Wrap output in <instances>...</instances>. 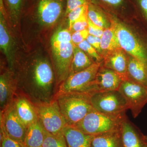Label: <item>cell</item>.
Instances as JSON below:
<instances>
[{"label": "cell", "mask_w": 147, "mask_h": 147, "mask_svg": "<svg viewBox=\"0 0 147 147\" xmlns=\"http://www.w3.org/2000/svg\"><path fill=\"white\" fill-rule=\"evenodd\" d=\"M92 0H90V2ZM103 5L114 10H122L125 8L127 0H98Z\"/></svg>", "instance_id": "obj_28"}, {"label": "cell", "mask_w": 147, "mask_h": 147, "mask_svg": "<svg viewBox=\"0 0 147 147\" xmlns=\"http://www.w3.org/2000/svg\"><path fill=\"white\" fill-rule=\"evenodd\" d=\"M62 132L68 147H91L94 136L84 133L76 127L67 125Z\"/></svg>", "instance_id": "obj_16"}, {"label": "cell", "mask_w": 147, "mask_h": 147, "mask_svg": "<svg viewBox=\"0 0 147 147\" xmlns=\"http://www.w3.org/2000/svg\"><path fill=\"white\" fill-rule=\"evenodd\" d=\"M91 147H122L120 128L94 135L92 140Z\"/></svg>", "instance_id": "obj_19"}, {"label": "cell", "mask_w": 147, "mask_h": 147, "mask_svg": "<svg viewBox=\"0 0 147 147\" xmlns=\"http://www.w3.org/2000/svg\"><path fill=\"white\" fill-rule=\"evenodd\" d=\"M46 130L39 120L27 127L24 144L26 147H41L45 139Z\"/></svg>", "instance_id": "obj_18"}, {"label": "cell", "mask_w": 147, "mask_h": 147, "mask_svg": "<svg viewBox=\"0 0 147 147\" xmlns=\"http://www.w3.org/2000/svg\"><path fill=\"white\" fill-rule=\"evenodd\" d=\"M144 139L145 142H146V143L147 146V136H144Z\"/></svg>", "instance_id": "obj_35"}, {"label": "cell", "mask_w": 147, "mask_h": 147, "mask_svg": "<svg viewBox=\"0 0 147 147\" xmlns=\"http://www.w3.org/2000/svg\"><path fill=\"white\" fill-rule=\"evenodd\" d=\"M12 71H5L0 76L1 112L10 105L17 93V82L13 78Z\"/></svg>", "instance_id": "obj_13"}, {"label": "cell", "mask_w": 147, "mask_h": 147, "mask_svg": "<svg viewBox=\"0 0 147 147\" xmlns=\"http://www.w3.org/2000/svg\"></svg>", "instance_id": "obj_36"}, {"label": "cell", "mask_w": 147, "mask_h": 147, "mask_svg": "<svg viewBox=\"0 0 147 147\" xmlns=\"http://www.w3.org/2000/svg\"><path fill=\"white\" fill-rule=\"evenodd\" d=\"M93 108L104 115L123 118L129 109L124 98L119 90L95 92L89 93Z\"/></svg>", "instance_id": "obj_3"}, {"label": "cell", "mask_w": 147, "mask_h": 147, "mask_svg": "<svg viewBox=\"0 0 147 147\" xmlns=\"http://www.w3.org/2000/svg\"><path fill=\"white\" fill-rule=\"evenodd\" d=\"M124 117H113L93 109L83 119L73 126L86 134L94 136L119 129L121 121Z\"/></svg>", "instance_id": "obj_5"}, {"label": "cell", "mask_w": 147, "mask_h": 147, "mask_svg": "<svg viewBox=\"0 0 147 147\" xmlns=\"http://www.w3.org/2000/svg\"><path fill=\"white\" fill-rule=\"evenodd\" d=\"M42 147H68L62 131L57 134H50L46 131Z\"/></svg>", "instance_id": "obj_24"}, {"label": "cell", "mask_w": 147, "mask_h": 147, "mask_svg": "<svg viewBox=\"0 0 147 147\" xmlns=\"http://www.w3.org/2000/svg\"><path fill=\"white\" fill-rule=\"evenodd\" d=\"M120 131L122 147H147L144 135L137 131L126 116L121 122Z\"/></svg>", "instance_id": "obj_15"}, {"label": "cell", "mask_w": 147, "mask_h": 147, "mask_svg": "<svg viewBox=\"0 0 147 147\" xmlns=\"http://www.w3.org/2000/svg\"><path fill=\"white\" fill-rule=\"evenodd\" d=\"M100 48L102 57L107 53L121 48L115 31L111 25L109 28L104 30L100 37Z\"/></svg>", "instance_id": "obj_21"}, {"label": "cell", "mask_w": 147, "mask_h": 147, "mask_svg": "<svg viewBox=\"0 0 147 147\" xmlns=\"http://www.w3.org/2000/svg\"><path fill=\"white\" fill-rule=\"evenodd\" d=\"M89 35V34L88 29L80 31L74 32L71 34V41L74 45H77L86 40Z\"/></svg>", "instance_id": "obj_31"}, {"label": "cell", "mask_w": 147, "mask_h": 147, "mask_svg": "<svg viewBox=\"0 0 147 147\" xmlns=\"http://www.w3.org/2000/svg\"><path fill=\"white\" fill-rule=\"evenodd\" d=\"M88 28V16L87 12L74 22L71 30L74 32L86 30Z\"/></svg>", "instance_id": "obj_30"}, {"label": "cell", "mask_w": 147, "mask_h": 147, "mask_svg": "<svg viewBox=\"0 0 147 147\" xmlns=\"http://www.w3.org/2000/svg\"><path fill=\"white\" fill-rule=\"evenodd\" d=\"M13 103L18 118L27 127L38 119L33 103L24 95L17 93Z\"/></svg>", "instance_id": "obj_12"}, {"label": "cell", "mask_w": 147, "mask_h": 147, "mask_svg": "<svg viewBox=\"0 0 147 147\" xmlns=\"http://www.w3.org/2000/svg\"><path fill=\"white\" fill-rule=\"evenodd\" d=\"M134 1L147 25V0H134Z\"/></svg>", "instance_id": "obj_33"}, {"label": "cell", "mask_w": 147, "mask_h": 147, "mask_svg": "<svg viewBox=\"0 0 147 147\" xmlns=\"http://www.w3.org/2000/svg\"><path fill=\"white\" fill-rule=\"evenodd\" d=\"M7 14L11 21L18 22L23 12L26 0H3Z\"/></svg>", "instance_id": "obj_22"}, {"label": "cell", "mask_w": 147, "mask_h": 147, "mask_svg": "<svg viewBox=\"0 0 147 147\" xmlns=\"http://www.w3.org/2000/svg\"><path fill=\"white\" fill-rule=\"evenodd\" d=\"M123 81L121 76L101 64L93 84V92L118 90Z\"/></svg>", "instance_id": "obj_10"}, {"label": "cell", "mask_w": 147, "mask_h": 147, "mask_svg": "<svg viewBox=\"0 0 147 147\" xmlns=\"http://www.w3.org/2000/svg\"><path fill=\"white\" fill-rule=\"evenodd\" d=\"M83 50L90 57L93 58L96 61V62L101 63L103 61V58L96 50L94 47L92 46L86 40L76 45Z\"/></svg>", "instance_id": "obj_25"}, {"label": "cell", "mask_w": 147, "mask_h": 147, "mask_svg": "<svg viewBox=\"0 0 147 147\" xmlns=\"http://www.w3.org/2000/svg\"><path fill=\"white\" fill-rule=\"evenodd\" d=\"M94 63L85 52L74 45L69 75L85 70Z\"/></svg>", "instance_id": "obj_20"}, {"label": "cell", "mask_w": 147, "mask_h": 147, "mask_svg": "<svg viewBox=\"0 0 147 147\" xmlns=\"http://www.w3.org/2000/svg\"><path fill=\"white\" fill-rule=\"evenodd\" d=\"M118 90L126 100L133 117H137L147 103V87L127 79L122 82Z\"/></svg>", "instance_id": "obj_8"}, {"label": "cell", "mask_w": 147, "mask_h": 147, "mask_svg": "<svg viewBox=\"0 0 147 147\" xmlns=\"http://www.w3.org/2000/svg\"><path fill=\"white\" fill-rule=\"evenodd\" d=\"M1 147H26L25 144L11 139L1 127Z\"/></svg>", "instance_id": "obj_27"}, {"label": "cell", "mask_w": 147, "mask_h": 147, "mask_svg": "<svg viewBox=\"0 0 147 147\" xmlns=\"http://www.w3.org/2000/svg\"><path fill=\"white\" fill-rule=\"evenodd\" d=\"M57 86L68 78L74 45L72 42L51 43Z\"/></svg>", "instance_id": "obj_7"}, {"label": "cell", "mask_w": 147, "mask_h": 147, "mask_svg": "<svg viewBox=\"0 0 147 147\" xmlns=\"http://www.w3.org/2000/svg\"><path fill=\"white\" fill-rule=\"evenodd\" d=\"M6 12L3 0H0V47L7 59L9 69L13 71L14 60L13 40L6 23Z\"/></svg>", "instance_id": "obj_11"}, {"label": "cell", "mask_w": 147, "mask_h": 147, "mask_svg": "<svg viewBox=\"0 0 147 147\" xmlns=\"http://www.w3.org/2000/svg\"><path fill=\"white\" fill-rule=\"evenodd\" d=\"M102 63L95 62L86 69L69 75L58 87L55 98L67 93L92 92L94 82Z\"/></svg>", "instance_id": "obj_4"}, {"label": "cell", "mask_w": 147, "mask_h": 147, "mask_svg": "<svg viewBox=\"0 0 147 147\" xmlns=\"http://www.w3.org/2000/svg\"><path fill=\"white\" fill-rule=\"evenodd\" d=\"M89 3L85 5L72 10L67 15L68 21L69 29L71 30L74 22L79 19L81 16L88 12Z\"/></svg>", "instance_id": "obj_26"}, {"label": "cell", "mask_w": 147, "mask_h": 147, "mask_svg": "<svg viewBox=\"0 0 147 147\" xmlns=\"http://www.w3.org/2000/svg\"><path fill=\"white\" fill-rule=\"evenodd\" d=\"M102 65L118 74L123 80L127 79V58L122 48L110 52L102 57Z\"/></svg>", "instance_id": "obj_14"}, {"label": "cell", "mask_w": 147, "mask_h": 147, "mask_svg": "<svg viewBox=\"0 0 147 147\" xmlns=\"http://www.w3.org/2000/svg\"><path fill=\"white\" fill-rule=\"evenodd\" d=\"M127 54V53H126ZM127 79L147 87V67L142 61L127 54Z\"/></svg>", "instance_id": "obj_17"}, {"label": "cell", "mask_w": 147, "mask_h": 147, "mask_svg": "<svg viewBox=\"0 0 147 147\" xmlns=\"http://www.w3.org/2000/svg\"><path fill=\"white\" fill-rule=\"evenodd\" d=\"M33 104L38 120L47 132L51 134H57L62 132L67 125L56 99L49 102Z\"/></svg>", "instance_id": "obj_6"}, {"label": "cell", "mask_w": 147, "mask_h": 147, "mask_svg": "<svg viewBox=\"0 0 147 147\" xmlns=\"http://www.w3.org/2000/svg\"><path fill=\"white\" fill-rule=\"evenodd\" d=\"M68 125H75L94 109L88 94L71 92L55 98Z\"/></svg>", "instance_id": "obj_2"}, {"label": "cell", "mask_w": 147, "mask_h": 147, "mask_svg": "<svg viewBox=\"0 0 147 147\" xmlns=\"http://www.w3.org/2000/svg\"><path fill=\"white\" fill-rule=\"evenodd\" d=\"M88 31L89 34L95 36H102L104 29L94 24L88 17Z\"/></svg>", "instance_id": "obj_32"}, {"label": "cell", "mask_w": 147, "mask_h": 147, "mask_svg": "<svg viewBox=\"0 0 147 147\" xmlns=\"http://www.w3.org/2000/svg\"><path fill=\"white\" fill-rule=\"evenodd\" d=\"M90 0H66V7L65 16L76 9L90 3Z\"/></svg>", "instance_id": "obj_29"}, {"label": "cell", "mask_w": 147, "mask_h": 147, "mask_svg": "<svg viewBox=\"0 0 147 147\" xmlns=\"http://www.w3.org/2000/svg\"><path fill=\"white\" fill-rule=\"evenodd\" d=\"M1 127L11 139L24 144L27 127L17 116L13 101L4 110L1 112Z\"/></svg>", "instance_id": "obj_9"}, {"label": "cell", "mask_w": 147, "mask_h": 147, "mask_svg": "<svg viewBox=\"0 0 147 147\" xmlns=\"http://www.w3.org/2000/svg\"><path fill=\"white\" fill-rule=\"evenodd\" d=\"M86 40L101 56L102 51L100 48V37L89 34Z\"/></svg>", "instance_id": "obj_34"}, {"label": "cell", "mask_w": 147, "mask_h": 147, "mask_svg": "<svg viewBox=\"0 0 147 147\" xmlns=\"http://www.w3.org/2000/svg\"><path fill=\"white\" fill-rule=\"evenodd\" d=\"M88 17L95 25L103 29L110 26V23L108 20L101 9L96 5L90 3L88 11Z\"/></svg>", "instance_id": "obj_23"}, {"label": "cell", "mask_w": 147, "mask_h": 147, "mask_svg": "<svg viewBox=\"0 0 147 147\" xmlns=\"http://www.w3.org/2000/svg\"><path fill=\"white\" fill-rule=\"evenodd\" d=\"M32 65L28 78L17 84V92L24 95L33 104L52 101L57 91L52 65L45 59L37 60Z\"/></svg>", "instance_id": "obj_1"}]
</instances>
